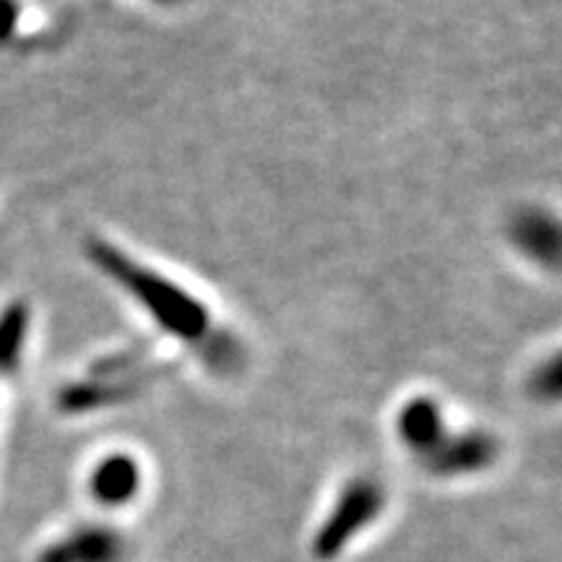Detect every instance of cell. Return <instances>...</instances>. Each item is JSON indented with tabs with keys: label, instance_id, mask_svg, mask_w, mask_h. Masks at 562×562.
<instances>
[{
	"label": "cell",
	"instance_id": "6da1fadb",
	"mask_svg": "<svg viewBox=\"0 0 562 562\" xmlns=\"http://www.w3.org/2000/svg\"><path fill=\"white\" fill-rule=\"evenodd\" d=\"M87 256L104 277L128 292L165 334L186 344H195V347L211 334L206 307L180 284L157 271L144 269L104 240H91L87 245Z\"/></svg>",
	"mask_w": 562,
	"mask_h": 562
},
{
	"label": "cell",
	"instance_id": "7a4b0ae2",
	"mask_svg": "<svg viewBox=\"0 0 562 562\" xmlns=\"http://www.w3.org/2000/svg\"><path fill=\"white\" fill-rule=\"evenodd\" d=\"M385 505V492L375 480L360 476L351 480L336 501L331 516L321 526L313 539V554L318 560L339 558L351 539L357 533L368 529V526L381 516Z\"/></svg>",
	"mask_w": 562,
	"mask_h": 562
},
{
	"label": "cell",
	"instance_id": "3957f363",
	"mask_svg": "<svg viewBox=\"0 0 562 562\" xmlns=\"http://www.w3.org/2000/svg\"><path fill=\"white\" fill-rule=\"evenodd\" d=\"M497 451H501V446L487 432L474 430L446 435V440L427 456L425 463L438 476H463L484 472V469L492 467L497 459Z\"/></svg>",
	"mask_w": 562,
	"mask_h": 562
},
{
	"label": "cell",
	"instance_id": "277c9868",
	"mask_svg": "<svg viewBox=\"0 0 562 562\" xmlns=\"http://www.w3.org/2000/svg\"><path fill=\"white\" fill-rule=\"evenodd\" d=\"M125 539L108 526H83L47 547L40 562H125Z\"/></svg>",
	"mask_w": 562,
	"mask_h": 562
},
{
	"label": "cell",
	"instance_id": "5b68a950",
	"mask_svg": "<svg viewBox=\"0 0 562 562\" xmlns=\"http://www.w3.org/2000/svg\"><path fill=\"white\" fill-rule=\"evenodd\" d=\"M89 490L94 501L108 508L128 505L140 490V467L128 453H112L94 467Z\"/></svg>",
	"mask_w": 562,
	"mask_h": 562
},
{
	"label": "cell",
	"instance_id": "8992f818",
	"mask_svg": "<svg viewBox=\"0 0 562 562\" xmlns=\"http://www.w3.org/2000/svg\"><path fill=\"white\" fill-rule=\"evenodd\" d=\"M398 435L409 446V451L425 461L448 435L440 406L425 396L412 398L398 414Z\"/></svg>",
	"mask_w": 562,
	"mask_h": 562
},
{
	"label": "cell",
	"instance_id": "52a82bcc",
	"mask_svg": "<svg viewBox=\"0 0 562 562\" xmlns=\"http://www.w3.org/2000/svg\"><path fill=\"white\" fill-rule=\"evenodd\" d=\"M513 243L533 261L558 266L560 258V227L544 211H524L510 224Z\"/></svg>",
	"mask_w": 562,
	"mask_h": 562
},
{
	"label": "cell",
	"instance_id": "ba28073f",
	"mask_svg": "<svg viewBox=\"0 0 562 562\" xmlns=\"http://www.w3.org/2000/svg\"><path fill=\"white\" fill-rule=\"evenodd\" d=\"M30 331V311L24 305H11L0 315V372L16 370Z\"/></svg>",
	"mask_w": 562,
	"mask_h": 562
},
{
	"label": "cell",
	"instance_id": "9c48e42d",
	"mask_svg": "<svg viewBox=\"0 0 562 562\" xmlns=\"http://www.w3.org/2000/svg\"><path fill=\"white\" fill-rule=\"evenodd\" d=\"M560 385H562V375H560V357L554 355L550 362L542 364L531 378V391L537 398H547V402H554L560 396Z\"/></svg>",
	"mask_w": 562,
	"mask_h": 562
},
{
	"label": "cell",
	"instance_id": "30bf717a",
	"mask_svg": "<svg viewBox=\"0 0 562 562\" xmlns=\"http://www.w3.org/2000/svg\"><path fill=\"white\" fill-rule=\"evenodd\" d=\"M19 5L13 0H0V42H5L16 30Z\"/></svg>",
	"mask_w": 562,
	"mask_h": 562
},
{
	"label": "cell",
	"instance_id": "8fae6325",
	"mask_svg": "<svg viewBox=\"0 0 562 562\" xmlns=\"http://www.w3.org/2000/svg\"><path fill=\"white\" fill-rule=\"evenodd\" d=\"M157 3H178V0H157Z\"/></svg>",
	"mask_w": 562,
	"mask_h": 562
}]
</instances>
